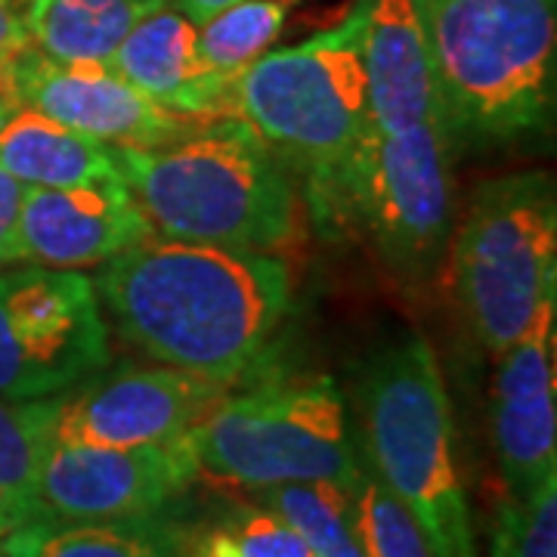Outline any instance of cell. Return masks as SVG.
<instances>
[{
	"mask_svg": "<svg viewBox=\"0 0 557 557\" xmlns=\"http://www.w3.org/2000/svg\"><path fill=\"white\" fill-rule=\"evenodd\" d=\"M119 335L159 366L236 387L270 369L292 313L278 255L149 236L94 278Z\"/></svg>",
	"mask_w": 557,
	"mask_h": 557,
	"instance_id": "6da1fadb",
	"label": "cell"
},
{
	"mask_svg": "<svg viewBox=\"0 0 557 557\" xmlns=\"http://www.w3.org/2000/svg\"><path fill=\"white\" fill-rule=\"evenodd\" d=\"M152 236L278 255L298 239L300 193L285 161L236 115L156 149H115Z\"/></svg>",
	"mask_w": 557,
	"mask_h": 557,
	"instance_id": "7a4b0ae2",
	"label": "cell"
},
{
	"mask_svg": "<svg viewBox=\"0 0 557 557\" xmlns=\"http://www.w3.org/2000/svg\"><path fill=\"white\" fill-rule=\"evenodd\" d=\"M443 127L465 146L545 134L555 115L557 0H412Z\"/></svg>",
	"mask_w": 557,
	"mask_h": 557,
	"instance_id": "3957f363",
	"label": "cell"
},
{
	"mask_svg": "<svg viewBox=\"0 0 557 557\" xmlns=\"http://www.w3.org/2000/svg\"><path fill=\"white\" fill-rule=\"evenodd\" d=\"M357 412L372 474L412 515L431 555L478 557L453 409L431 341L412 332L366 359Z\"/></svg>",
	"mask_w": 557,
	"mask_h": 557,
	"instance_id": "277c9868",
	"label": "cell"
},
{
	"mask_svg": "<svg viewBox=\"0 0 557 557\" xmlns=\"http://www.w3.org/2000/svg\"><path fill=\"white\" fill-rule=\"evenodd\" d=\"M205 478L267 490L329 480L350 493L369 471L357 421L338 381L282 362L230 394L189 434Z\"/></svg>",
	"mask_w": 557,
	"mask_h": 557,
	"instance_id": "5b68a950",
	"label": "cell"
},
{
	"mask_svg": "<svg viewBox=\"0 0 557 557\" xmlns=\"http://www.w3.org/2000/svg\"><path fill=\"white\" fill-rule=\"evenodd\" d=\"M449 143L443 121L399 134L369 124L338 171L304 189L317 226L329 236L359 230L406 288L431 285L453 214Z\"/></svg>",
	"mask_w": 557,
	"mask_h": 557,
	"instance_id": "8992f818",
	"label": "cell"
},
{
	"mask_svg": "<svg viewBox=\"0 0 557 557\" xmlns=\"http://www.w3.org/2000/svg\"><path fill=\"white\" fill-rule=\"evenodd\" d=\"M453 288L468 332L498 357L557 298V196L545 171L483 183L453 239Z\"/></svg>",
	"mask_w": 557,
	"mask_h": 557,
	"instance_id": "52a82bcc",
	"label": "cell"
},
{
	"mask_svg": "<svg viewBox=\"0 0 557 557\" xmlns=\"http://www.w3.org/2000/svg\"><path fill=\"white\" fill-rule=\"evenodd\" d=\"M233 115L304 177V189L335 174L369 127L357 7L335 28L245 65L233 78Z\"/></svg>",
	"mask_w": 557,
	"mask_h": 557,
	"instance_id": "ba28073f",
	"label": "cell"
},
{
	"mask_svg": "<svg viewBox=\"0 0 557 557\" xmlns=\"http://www.w3.org/2000/svg\"><path fill=\"white\" fill-rule=\"evenodd\" d=\"M109 362L94 278L40 263L0 273V397H62Z\"/></svg>",
	"mask_w": 557,
	"mask_h": 557,
	"instance_id": "9c48e42d",
	"label": "cell"
},
{
	"mask_svg": "<svg viewBox=\"0 0 557 557\" xmlns=\"http://www.w3.org/2000/svg\"><path fill=\"white\" fill-rule=\"evenodd\" d=\"M201 478L189 437L159 446L50 443L28 520H115L177 508ZM25 520V523H28Z\"/></svg>",
	"mask_w": 557,
	"mask_h": 557,
	"instance_id": "30bf717a",
	"label": "cell"
},
{
	"mask_svg": "<svg viewBox=\"0 0 557 557\" xmlns=\"http://www.w3.org/2000/svg\"><path fill=\"white\" fill-rule=\"evenodd\" d=\"M230 394L226 384L171 366L121 362L62 394L53 443L81 446H159L193 434V428Z\"/></svg>",
	"mask_w": 557,
	"mask_h": 557,
	"instance_id": "8fae6325",
	"label": "cell"
},
{
	"mask_svg": "<svg viewBox=\"0 0 557 557\" xmlns=\"http://www.w3.org/2000/svg\"><path fill=\"white\" fill-rule=\"evenodd\" d=\"M10 94L20 106L115 149H156L201 124L139 94L109 62H53L38 50L10 65Z\"/></svg>",
	"mask_w": 557,
	"mask_h": 557,
	"instance_id": "7c38bea8",
	"label": "cell"
},
{
	"mask_svg": "<svg viewBox=\"0 0 557 557\" xmlns=\"http://www.w3.org/2000/svg\"><path fill=\"white\" fill-rule=\"evenodd\" d=\"M557 298L496 357L490 434L505 493L527 498L557 478Z\"/></svg>",
	"mask_w": 557,
	"mask_h": 557,
	"instance_id": "4fadbf2b",
	"label": "cell"
},
{
	"mask_svg": "<svg viewBox=\"0 0 557 557\" xmlns=\"http://www.w3.org/2000/svg\"><path fill=\"white\" fill-rule=\"evenodd\" d=\"M149 236L152 226L124 183L69 189L25 186L20 208V260L57 270L102 267Z\"/></svg>",
	"mask_w": 557,
	"mask_h": 557,
	"instance_id": "5bb4252c",
	"label": "cell"
},
{
	"mask_svg": "<svg viewBox=\"0 0 557 557\" xmlns=\"http://www.w3.org/2000/svg\"><path fill=\"white\" fill-rule=\"evenodd\" d=\"M369 124L399 134L443 121L431 47L412 0H357Z\"/></svg>",
	"mask_w": 557,
	"mask_h": 557,
	"instance_id": "9a60e30c",
	"label": "cell"
},
{
	"mask_svg": "<svg viewBox=\"0 0 557 557\" xmlns=\"http://www.w3.org/2000/svg\"><path fill=\"white\" fill-rule=\"evenodd\" d=\"M121 78L183 119L233 115V78L214 75L199 50V25L168 0L121 40L109 62Z\"/></svg>",
	"mask_w": 557,
	"mask_h": 557,
	"instance_id": "2e32d148",
	"label": "cell"
},
{
	"mask_svg": "<svg viewBox=\"0 0 557 557\" xmlns=\"http://www.w3.org/2000/svg\"><path fill=\"white\" fill-rule=\"evenodd\" d=\"M193 539L174 508L115 520H28L0 536V557H193Z\"/></svg>",
	"mask_w": 557,
	"mask_h": 557,
	"instance_id": "e0dca14e",
	"label": "cell"
},
{
	"mask_svg": "<svg viewBox=\"0 0 557 557\" xmlns=\"http://www.w3.org/2000/svg\"><path fill=\"white\" fill-rule=\"evenodd\" d=\"M0 168L22 186L69 189L121 183L115 146L16 106L0 124Z\"/></svg>",
	"mask_w": 557,
	"mask_h": 557,
	"instance_id": "ac0fdd59",
	"label": "cell"
},
{
	"mask_svg": "<svg viewBox=\"0 0 557 557\" xmlns=\"http://www.w3.org/2000/svg\"><path fill=\"white\" fill-rule=\"evenodd\" d=\"M168 0H28L32 50L53 62H112L139 20Z\"/></svg>",
	"mask_w": 557,
	"mask_h": 557,
	"instance_id": "d6986e66",
	"label": "cell"
},
{
	"mask_svg": "<svg viewBox=\"0 0 557 557\" xmlns=\"http://www.w3.org/2000/svg\"><path fill=\"white\" fill-rule=\"evenodd\" d=\"M258 505L288 520L317 557H369L359 533L357 493L329 480L255 490Z\"/></svg>",
	"mask_w": 557,
	"mask_h": 557,
	"instance_id": "ffe728a7",
	"label": "cell"
},
{
	"mask_svg": "<svg viewBox=\"0 0 557 557\" xmlns=\"http://www.w3.org/2000/svg\"><path fill=\"white\" fill-rule=\"evenodd\" d=\"M57 406H60V397H0V496L20 511L22 523L32 515L40 461L53 443Z\"/></svg>",
	"mask_w": 557,
	"mask_h": 557,
	"instance_id": "44dd1931",
	"label": "cell"
},
{
	"mask_svg": "<svg viewBox=\"0 0 557 557\" xmlns=\"http://www.w3.org/2000/svg\"><path fill=\"white\" fill-rule=\"evenodd\" d=\"M292 7L295 0H239L201 22L199 50L205 65L214 75L236 78L245 65L273 47Z\"/></svg>",
	"mask_w": 557,
	"mask_h": 557,
	"instance_id": "7402d4cb",
	"label": "cell"
},
{
	"mask_svg": "<svg viewBox=\"0 0 557 557\" xmlns=\"http://www.w3.org/2000/svg\"><path fill=\"white\" fill-rule=\"evenodd\" d=\"M490 557H557V478L527 498L505 493L490 527Z\"/></svg>",
	"mask_w": 557,
	"mask_h": 557,
	"instance_id": "603a6c76",
	"label": "cell"
},
{
	"mask_svg": "<svg viewBox=\"0 0 557 557\" xmlns=\"http://www.w3.org/2000/svg\"><path fill=\"white\" fill-rule=\"evenodd\" d=\"M357 511L359 533H362L369 557H434L412 515L372 474V468L359 483Z\"/></svg>",
	"mask_w": 557,
	"mask_h": 557,
	"instance_id": "cb8c5ba5",
	"label": "cell"
},
{
	"mask_svg": "<svg viewBox=\"0 0 557 557\" xmlns=\"http://www.w3.org/2000/svg\"><path fill=\"white\" fill-rule=\"evenodd\" d=\"M239 557H317L307 539L263 505H248L220 520Z\"/></svg>",
	"mask_w": 557,
	"mask_h": 557,
	"instance_id": "d4e9b609",
	"label": "cell"
},
{
	"mask_svg": "<svg viewBox=\"0 0 557 557\" xmlns=\"http://www.w3.org/2000/svg\"><path fill=\"white\" fill-rule=\"evenodd\" d=\"M25 186L0 168V267L20 260V208Z\"/></svg>",
	"mask_w": 557,
	"mask_h": 557,
	"instance_id": "484cf974",
	"label": "cell"
},
{
	"mask_svg": "<svg viewBox=\"0 0 557 557\" xmlns=\"http://www.w3.org/2000/svg\"><path fill=\"white\" fill-rule=\"evenodd\" d=\"M28 50H32V40L25 32V22L13 10V3L0 0V65H13Z\"/></svg>",
	"mask_w": 557,
	"mask_h": 557,
	"instance_id": "4316f807",
	"label": "cell"
},
{
	"mask_svg": "<svg viewBox=\"0 0 557 557\" xmlns=\"http://www.w3.org/2000/svg\"><path fill=\"white\" fill-rule=\"evenodd\" d=\"M193 557H239L236 555V545L230 542V536L214 527V530H208V533H196L193 539Z\"/></svg>",
	"mask_w": 557,
	"mask_h": 557,
	"instance_id": "83f0119b",
	"label": "cell"
},
{
	"mask_svg": "<svg viewBox=\"0 0 557 557\" xmlns=\"http://www.w3.org/2000/svg\"><path fill=\"white\" fill-rule=\"evenodd\" d=\"M171 3L177 7L183 16H189L196 25H201L205 20H211L214 13L239 3V0H171Z\"/></svg>",
	"mask_w": 557,
	"mask_h": 557,
	"instance_id": "f1b7e54d",
	"label": "cell"
},
{
	"mask_svg": "<svg viewBox=\"0 0 557 557\" xmlns=\"http://www.w3.org/2000/svg\"><path fill=\"white\" fill-rule=\"evenodd\" d=\"M20 523H22L20 511H16L7 498L0 496V536H3V533H10V530H16Z\"/></svg>",
	"mask_w": 557,
	"mask_h": 557,
	"instance_id": "f546056e",
	"label": "cell"
},
{
	"mask_svg": "<svg viewBox=\"0 0 557 557\" xmlns=\"http://www.w3.org/2000/svg\"><path fill=\"white\" fill-rule=\"evenodd\" d=\"M16 106H20V102L13 100V97H7V94H0V124H3V121L10 119V112H13Z\"/></svg>",
	"mask_w": 557,
	"mask_h": 557,
	"instance_id": "4dcf8cb0",
	"label": "cell"
},
{
	"mask_svg": "<svg viewBox=\"0 0 557 557\" xmlns=\"http://www.w3.org/2000/svg\"><path fill=\"white\" fill-rule=\"evenodd\" d=\"M0 94L13 97V94H10V65H0Z\"/></svg>",
	"mask_w": 557,
	"mask_h": 557,
	"instance_id": "1f68e13d",
	"label": "cell"
},
{
	"mask_svg": "<svg viewBox=\"0 0 557 557\" xmlns=\"http://www.w3.org/2000/svg\"><path fill=\"white\" fill-rule=\"evenodd\" d=\"M3 3H16V0H3Z\"/></svg>",
	"mask_w": 557,
	"mask_h": 557,
	"instance_id": "d6a6232c",
	"label": "cell"
}]
</instances>
